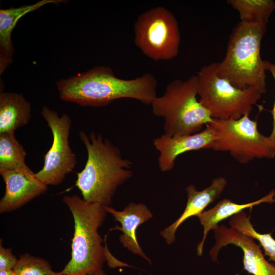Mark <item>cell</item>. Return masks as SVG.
I'll use <instances>...</instances> for the list:
<instances>
[{"instance_id":"2","label":"cell","mask_w":275,"mask_h":275,"mask_svg":"<svg viewBox=\"0 0 275 275\" xmlns=\"http://www.w3.org/2000/svg\"><path fill=\"white\" fill-rule=\"evenodd\" d=\"M79 136L88 157L84 169L77 174L75 185L84 200L109 206L118 187L132 177L133 163L100 133L91 132L88 136L81 131Z\"/></svg>"},{"instance_id":"8","label":"cell","mask_w":275,"mask_h":275,"mask_svg":"<svg viewBox=\"0 0 275 275\" xmlns=\"http://www.w3.org/2000/svg\"><path fill=\"white\" fill-rule=\"evenodd\" d=\"M134 31L136 46L152 60H170L178 55L181 40L178 22L167 8L157 6L139 15Z\"/></svg>"},{"instance_id":"1","label":"cell","mask_w":275,"mask_h":275,"mask_svg":"<svg viewBox=\"0 0 275 275\" xmlns=\"http://www.w3.org/2000/svg\"><path fill=\"white\" fill-rule=\"evenodd\" d=\"M56 85L62 100L84 106H103L121 98L151 105L157 96V81L152 74L123 79L116 77L110 67L104 66L60 79Z\"/></svg>"},{"instance_id":"20","label":"cell","mask_w":275,"mask_h":275,"mask_svg":"<svg viewBox=\"0 0 275 275\" xmlns=\"http://www.w3.org/2000/svg\"><path fill=\"white\" fill-rule=\"evenodd\" d=\"M229 225L242 233L257 240L264 251V254L275 262V239L270 233L261 234L254 229L250 217L242 211L230 217Z\"/></svg>"},{"instance_id":"24","label":"cell","mask_w":275,"mask_h":275,"mask_svg":"<svg viewBox=\"0 0 275 275\" xmlns=\"http://www.w3.org/2000/svg\"><path fill=\"white\" fill-rule=\"evenodd\" d=\"M0 275H15L13 270H1Z\"/></svg>"},{"instance_id":"12","label":"cell","mask_w":275,"mask_h":275,"mask_svg":"<svg viewBox=\"0 0 275 275\" xmlns=\"http://www.w3.org/2000/svg\"><path fill=\"white\" fill-rule=\"evenodd\" d=\"M215 136L208 124L198 133L169 136L164 134L154 139L153 145L158 151V167L162 172L171 171L176 158L181 154L191 151L211 149Z\"/></svg>"},{"instance_id":"11","label":"cell","mask_w":275,"mask_h":275,"mask_svg":"<svg viewBox=\"0 0 275 275\" xmlns=\"http://www.w3.org/2000/svg\"><path fill=\"white\" fill-rule=\"evenodd\" d=\"M6 184L5 193L0 201V213H8L21 207L45 193L47 185L41 182L31 170H0Z\"/></svg>"},{"instance_id":"22","label":"cell","mask_w":275,"mask_h":275,"mask_svg":"<svg viewBox=\"0 0 275 275\" xmlns=\"http://www.w3.org/2000/svg\"><path fill=\"white\" fill-rule=\"evenodd\" d=\"M18 259L13 254L11 248H4L0 243V271L13 270Z\"/></svg>"},{"instance_id":"4","label":"cell","mask_w":275,"mask_h":275,"mask_svg":"<svg viewBox=\"0 0 275 275\" xmlns=\"http://www.w3.org/2000/svg\"><path fill=\"white\" fill-rule=\"evenodd\" d=\"M267 24L239 22L230 36L225 58L217 62V74L240 89L266 92V60L261 44Z\"/></svg>"},{"instance_id":"14","label":"cell","mask_w":275,"mask_h":275,"mask_svg":"<svg viewBox=\"0 0 275 275\" xmlns=\"http://www.w3.org/2000/svg\"><path fill=\"white\" fill-rule=\"evenodd\" d=\"M227 184V180L223 177L213 179L210 186L200 191L197 190L194 185L189 184L185 189L187 201L184 211L174 223L160 232V235L166 243L168 244L173 243L175 240V233L179 227L188 218L198 216L208 205L218 198Z\"/></svg>"},{"instance_id":"13","label":"cell","mask_w":275,"mask_h":275,"mask_svg":"<svg viewBox=\"0 0 275 275\" xmlns=\"http://www.w3.org/2000/svg\"><path fill=\"white\" fill-rule=\"evenodd\" d=\"M104 206L107 212L111 213L115 220L119 222L121 226H116L109 231L118 230L123 234L119 236V241L123 246L128 251L138 255L151 263L150 259L143 251L138 241L136 230L144 223L153 217V214L144 204L131 202L124 207L122 211H118L110 206Z\"/></svg>"},{"instance_id":"23","label":"cell","mask_w":275,"mask_h":275,"mask_svg":"<svg viewBox=\"0 0 275 275\" xmlns=\"http://www.w3.org/2000/svg\"><path fill=\"white\" fill-rule=\"evenodd\" d=\"M265 67L266 71H268L271 74L275 83V64L266 61ZM271 113L273 119L272 129L270 134L268 136L270 140L275 144V99Z\"/></svg>"},{"instance_id":"5","label":"cell","mask_w":275,"mask_h":275,"mask_svg":"<svg viewBox=\"0 0 275 275\" xmlns=\"http://www.w3.org/2000/svg\"><path fill=\"white\" fill-rule=\"evenodd\" d=\"M151 105L153 114L163 118V134L169 136L198 133L212 120L198 98L197 75L172 81Z\"/></svg>"},{"instance_id":"3","label":"cell","mask_w":275,"mask_h":275,"mask_svg":"<svg viewBox=\"0 0 275 275\" xmlns=\"http://www.w3.org/2000/svg\"><path fill=\"white\" fill-rule=\"evenodd\" d=\"M63 202L72 214L74 234L71 257L59 275H88L102 269L106 261V244L98 233L107 214L104 206L89 202L76 195H66Z\"/></svg>"},{"instance_id":"9","label":"cell","mask_w":275,"mask_h":275,"mask_svg":"<svg viewBox=\"0 0 275 275\" xmlns=\"http://www.w3.org/2000/svg\"><path fill=\"white\" fill-rule=\"evenodd\" d=\"M41 114L51 131L53 140L44 155L43 167L35 176L47 186H56L63 182L77 164L69 143L72 121L66 114L59 117L57 112L46 106H43Z\"/></svg>"},{"instance_id":"17","label":"cell","mask_w":275,"mask_h":275,"mask_svg":"<svg viewBox=\"0 0 275 275\" xmlns=\"http://www.w3.org/2000/svg\"><path fill=\"white\" fill-rule=\"evenodd\" d=\"M30 103L21 94L1 91L0 133L15 132L28 124L32 115Z\"/></svg>"},{"instance_id":"7","label":"cell","mask_w":275,"mask_h":275,"mask_svg":"<svg viewBox=\"0 0 275 275\" xmlns=\"http://www.w3.org/2000/svg\"><path fill=\"white\" fill-rule=\"evenodd\" d=\"M215 136L211 149L228 152L237 161L275 157V144L259 132L257 120L249 115L238 119H212L208 124Z\"/></svg>"},{"instance_id":"10","label":"cell","mask_w":275,"mask_h":275,"mask_svg":"<svg viewBox=\"0 0 275 275\" xmlns=\"http://www.w3.org/2000/svg\"><path fill=\"white\" fill-rule=\"evenodd\" d=\"M213 230L215 243L209 252L213 261L217 262L221 248L228 244H234L242 250L244 269L249 273L275 275V266L265 259L260 245L256 244L253 238L223 225L218 226Z\"/></svg>"},{"instance_id":"21","label":"cell","mask_w":275,"mask_h":275,"mask_svg":"<svg viewBox=\"0 0 275 275\" xmlns=\"http://www.w3.org/2000/svg\"><path fill=\"white\" fill-rule=\"evenodd\" d=\"M13 270L15 275H59L47 260L28 253L19 256Z\"/></svg>"},{"instance_id":"18","label":"cell","mask_w":275,"mask_h":275,"mask_svg":"<svg viewBox=\"0 0 275 275\" xmlns=\"http://www.w3.org/2000/svg\"><path fill=\"white\" fill-rule=\"evenodd\" d=\"M15 132L0 133V170L28 171L26 153L15 136Z\"/></svg>"},{"instance_id":"15","label":"cell","mask_w":275,"mask_h":275,"mask_svg":"<svg viewBox=\"0 0 275 275\" xmlns=\"http://www.w3.org/2000/svg\"><path fill=\"white\" fill-rule=\"evenodd\" d=\"M64 0H41L35 4L0 10V75L13 62L14 48L12 31L18 20L27 13L49 4L64 3Z\"/></svg>"},{"instance_id":"6","label":"cell","mask_w":275,"mask_h":275,"mask_svg":"<svg viewBox=\"0 0 275 275\" xmlns=\"http://www.w3.org/2000/svg\"><path fill=\"white\" fill-rule=\"evenodd\" d=\"M217 62L197 72L198 96L212 119H238L250 115L262 94L254 89H240L217 74Z\"/></svg>"},{"instance_id":"16","label":"cell","mask_w":275,"mask_h":275,"mask_svg":"<svg viewBox=\"0 0 275 275\" xmlns=\"http://www.w3.org/2000/svg\"><path fill=\"white\" fill-rule=\"evenodd\" d=\"M263 203H275L274 189L257 201L243 204H237L230 199H224L218 202L213 208L199 214L197 216L203 227V236L197 246L198 255L201 256L202 255L204 244L209 232L216 229L220 222L242 212L245 209Z\"/></svg>"},{"instance_id":"19","label":"cell","mask_w":275,"mask_h":275,"mask_svg":"<svg viewBox=\"0 0 275 275\" xmlns=\"http://www.w3.org/2000/svg\"><path fill=\"white\" fill-rule=\"evenodd\" d=\"M227 3L239 13L240 21L267 24L275 10L273 0H228Z\"/></svg>"},{"instance_id":"25","label":"cell","mask_w":275,"mask_h":275,"mask_svg":"<svg viewBox=\"0 0 275 275\" xmlns=\"http://www.w3.org/2000/svg\"><path fill=\"white\" fill-rule=\"evenodd\" d=\"M88 275H106V274L103 270H102L101 271L97 273L91 274H88Z\"/></svg>"}]
</instances>
